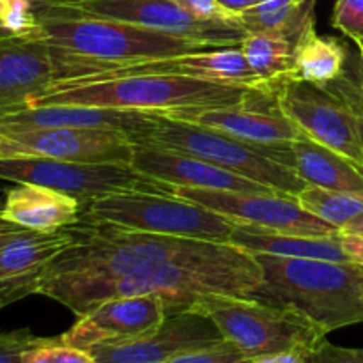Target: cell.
I'll list each match as a JSON object with an SVG mask.
<instances>
[{
  "mask_svg": "<svg viewBox=\"0 0 363 363\" xmlns=\"http://www.w3.org/2000/svg\"><path fill=\"white\" fill-rule=\"evenodd\" d=\"M2 215L34 233H55L77 225L80 201L62 191L30 183H16L6 194Z\"/></svg>",
  "mask_w": 363,
  "mask_h": 363,
  "instance_id": "22",
  "label": "cell"
},
{
  "mask_svg": "<svg viewBox=\"0 0 363 363\" xmlns=\"http://www.w3.org/2000/svg\"><path fill=\"white\" fill-rule=\"evenodd\" d=\"M77 229V243L53 259L39 287V294L59 301L77 318L89 298L108 284L169 262L216 255L229 247L113 225Z\"/></svg>",
  "mask_w": 363,
  "mask_h": 363,
  "instance_id": "1",
  "label": "cell"
},
{
  "mask_svg": "<svg viewBox=\"0 0 363 363\" xmlns=\"http://www.w3.org/2000/svg\"><path fill=\"white\" fill-rule=\"evenodd\" d=\"M46 353L52 363H98L89 351L67 346L60 340V337H55L53 342L46 346Z\"/></svg>",
  "mask_w": 363,
  "mask_h": 363,
  "instance_id": "34",
  "label": "cell"
},
{
  "mask_svg": "<svg viewBox=\"0 0 363 363\" xmlns=\"http://www.w3.org/2000/svg\"><path fill=\"white\" fill-rule=\"evenodd\" d=\"M11 35H16V34H14L13 30H9V28H7V27H4V25H0V39L11 38Z\"/></svg>",
  "mask_w": 363,
  "mask_h": 363,
  "instance_id": "43",
  "label": "cell"
},
{
  "mask_svg": "<svg viewBox=\"0 0 363 363\" xmlns=\"http://www.w3.org/2000/svg\"><path fill=\"white\" fill-rule=\"evenodd\" d=\"M223 340L208 315L197 311H183L167 315L163 325L149 335L130 342L92 347L89 353L98 363H167Z\"/></svg>",
  "mask_w": 363,
  "mask_h": 363,
  "instance_id": "16",
  "label": "cell"
},
{
  "mask_svg": "<svg viewBox=\"0 0 363 363\" xmlns=\"http://www.w3.org/2000/svg\"><path fill=\"white\" fill-rule=\"evenodd\" d=\"M332 27L354 43L358 55L363 59V0H337Z\"/></svg>",
  "mask_w": 363,
  "mask_h": 363,
  "instance_id": "29",
  "label": "cell"
},
{
  "mask_svg": "<svg viewBox=\"0 0 363 363\" xmlns=\"http://www.w3.org/2000/svg\"><path fill=\"white\" fill-rule=\"evenodd\" d=\"M315 0H264L236 18L248 34L280 32L305 39L315 30Z\"/></svg>",
  "mask_w": 363,
  "mask_h": 363,
  "instance_id": "26",
  "label": "cell"
},
{
  "mask_svg": "<svg viewBox=\"0 0 363 363\" xmlns=\"http://www.w3.org/2000/svg\"><path fill=\"white\" fill-rule=\"evenodd\" d=\"M4 9H6V0H0V25H2V16H4Z\"/></svg>",
  "mask_w": 363,
  "mask_h": 363,
  "instance_id": "44",
  "label": "cell"
},
{
  "mask_svg": "<svg viewBox=\"0 0 363 363\" xmlns=\"http://www.w3.org/2000/svg\"><path fill=\"white\" fill-rule=\"evenodd\" d=\"M172 194L243 225L300 236H335L340 230L305 211L296 199L280 194H240L174 186Z\"/></svg>",
  "mask_w": 363,
  "mask_h": 363,
  "instance_id": "14",
  "label": "cell"
},
{
  "mask_svg": "<svg viewBox=\"0 0 363 363\" xmlns=\"http://www.w3.org/2000/svg\"><path fill=\"white\" fill-rule=\"evenodd\" d=\"M340 245H342L350 262L363 268V236H360V234L340 233Z\"/></svg>",
  "mask_w": 363,
  "mask_h": 363,
  "instance_id": "36",
  "label": "cell"
},
{
  "mask_svg": "<svg viewBox=\"0 0 363 363\" xmlns=\"http://www.w3.org/2000/svg\"><path fill=\"white\" fill-rule=\"evenodd\" d=\"M48 342L50 339L35 337L28 328L0 332V363H21L28 351Z\"/></svg>",
  "mask_w": 363,
  "mask_h": 363,
  "instance_id": "30",
  "label": "cell"
},
{
  "mask_svg": "<svg viewBox=\"0 0 363 363\" xmlns=\"http://www.w3.org/2000/svg\"><path fill=\"white\" fill-rule=\"evenodd\" d=\"M177 121L201 124L227 135L259 145H284L296 140L301 135L296 124L291 123L279 108H252L250 103L222 108H208L199 112H183L169 116Z\"/></svg>",
  "mask_w": 363,
  "mask_h": 363,
  "instance_id": "21",
  "label": "cell"
},
{
  "mask_svg": "<svg viewBox=\"0 0 363 363\" xmlns=\"http://www.w3.org/2000/svg\"><path fill=\"white\" fill-rule=\"evenodd\" d=\"M296 202L305 211L339 230L363 213V195L326 190L314 184H307L296 195Z\"/></svg>",
  "mask_w": 363,
  "mask_h": 363,
  "instance_id": "28",
  "label": "cell"
},
{
  "mask_svg": "<svg viewBox=\"0 0 363 363\" xmlns=\"http://www.w3.org/2000/svg\"><path fill=\"white\" fill-rule=\"evenodd\" d=\"M167 363H254V358L236 347L234 344L223 342L216 346L204 347V350L191 351V353L181 354Z\"/></svg>",
  "mask_w": 363,
  "mask_h": 363,
  "instance_id": "31",
  "label": "cell"
},
{
  "mask_svg": "<svg viewBox=\"0 0 363 363\" xmlns=\"http://www.w3.org/2000/svg\"><path fill=\"white\" fill-rule=\"evenodd\" d=\"M340 233H350V234H360L363 236V213L360 216H357L354 220H351L346 227H344Z\"/></svg>",
  "mask_w": 363,
  "mask_h": 363,
  "instance_id": "42",
  "label": "cell"
},
{
  "mask_svg": "<svg viewBox=\"0 0 363 363\" xmlns=\"http://www.w3.org/2000/svg\"><path fill=\"white\" fill-rule=\"evenodd\" d=\"M30 2L35 18V28L30 34L48 45L103 62L130 66L211 50V46L184 41L138 25L96 16L78 9L69 0Z\"/></svg>",
  "mask_w": 363,
  "mask_h": 363,
  "instance_id": "3",
  "label": "cell"
},
{
  "mask_svg": "<svg viewBox=\"0 0 363 363\" xmlns=\"http://www.w3.org/2000/svg\"><path fill=\"white\" fill-rule=\"evenodd\" d=\"M216 2L220 4V7H222L230 18H238L240 14H243L245 11L259 6V4L264 2V0H216Z\"/></svg>",
  "mask_w": 363,
  "mask_h": 363,
  "instance_id": "38",
  "label": "cell"
},
{
  "mask_svg": "<svg viewBox=\"0 0 363 363\" xmlns=\"http://www.w3.org/2000/svg\"><path fill=\"white\" fill-rule=\"evenodd\" d=\"M135 140L124 133L0 121V158H53L130 165Z\"/></svg>",
  "mask_w": 363,
  "mask_h": 363,
  "instance_id": "11",
  "label": "cell"
},
{
  "mask_svg": "<svg viewBox=\"0 0 363 363\" xmlns=\"http://www.w3.org/2000/svg\"><path fill=\"white\" fill-rule=\"evenodd\" d=\"M52 342H53V339H50L48 344H52ZM48 344L34 347L32 351H28V353L23 357V362L21 363H52L50 362L48 353H46V346H48Z\"/></svg>",
  "mask_w": 363,
  "mask_h": 363,
  "instance_id": "41",
  "label": "cell"
},
{
  "mask_svg": "<svg viewBox=\"0 0 363 363\" xmlns=\"http://www.w3.org/2000/svg\"><path fill=\"white\" fill-rule=\"evenodd\" d=\"M167 319L165 303L156 294L110 298L77 319L60 340L91 351L98 346L130 342L158 330Z\"/></svg>",
  "mask_w": 363,
  "mask_h": 363,
  "instance_id": "15",
  "label": "cell"
},
{
  "mask_svg": "<svg viewBox=\"0 0 363 363\" xmlns=\"http://www.w3.org/2000/svg\"><path fill=\"white\" fill-rule=\"evenodd\" d=\"M305 363H363V347H340L325 337L305 353Z\"/></svg>",
  "mask_w": 363,
  "mask_h": 363,
  "instance_id": "33",
  "label": "cell"
},
{
  "mask_svg": "<svg viewBox=\"0 0 363 363\" xmlns=\"http://www.w3.org/2000/svg\"><path fill=\"white\" fill-rule=\"evenodd\" d=\"M262 269L247 296L300 311L326 333L363 323V268L353 262L250 254Z\"/></svg>",
  "mask_w": 363,
  "mask_h": 363,
  "instance_id": "4",
  "label": "cell"
},
{
  "mask_svg": "<svg viewBox=\"0 0 363 363\" xmlns=\"http://www.w3.org/2000/svg\"><path fill=\"white\" fill-rule=\"evenodd\" d=\"M78 9L96 16L138 25L172 38L223 48L240 46L248 32L233 20H201L188 14L174 0H69Z\"/></svg>",
  "mask_w": 363,
  "mask_h": 363,
  "instance_id": "13",
  "label": "cell"
},
{
  "mask_svg": "<svg viewBox=\"0 0 363 363\" xmlns=\"http://www.w3.org/2000/svg\"><path fill=\"white\" fill-rule=\"evenodd\" d=\"M25 230L27 229L20 227L18 223L9 222V220L2 215V206H0V254H2V250L7 247V243H9L11 240H14L18 234L25 233Z\"/></svg>",
  "mask_w": 363,
  "mask_h": 363,
  "instance_id": "37",
  "label": "cell"
},
{
  "mask_svg": "<svg viewBox=\"0 0 363 363\" xmlns=\"http://www.w3.org/2000/svg\"><path fill=\"white\" fill-rule=\"evenodd\" d=\"M85 222L184 240L227 243L236 222L174 194L128 191L89 202Z\"/></svg>",
  "mask_w": 363,
  "mask_h": 363,
  "instance_id": "8",
  "label": "cell"
},
{
  "mask_svg": "<svg viewBox=\"0 0 363 363\" xmlns=\"http://www.w3.org/2000/svg\"><path fill=\"white\" fill-rule=\"evenodd\" d=\"M0 179L30 183L92 202L106 195L128 191L172 194L167 184L149 179L131 165L80 163L53 158H0Z\"/></svg>",
  "mask_w": 363,
  "mask_h": 363,
  "instance_id": "10",
  "label": "cell"
},
{
  "mask_svg": "<svg viewBox=\"0 0 363 363\" xmlns=\"http://www.w3.org/2000/svg\"><path fill=\"white\" fill-rule=\"evenodd\" d=\"M137 140L188 152L229 172L264 184L286 197L296 199V195L307 186L294 170L284 165L287 144H250L223 131L172 117H163L158 126Z\"/></svg>",
  "mask_w": 363,
  "mask_h": 363,
  "instance_id": "7",
  "label": "cell"
},
{
  "mask_svg": "<svg viewBox=\"0 0 363 363\" xmlns=\"http://www.w3.org/2000/svg\"><path fill=\"white\" fill-rule=\"evenodd\" d=\"M77 240V225L55 233L25 230L11 240L0 254V311L39 294L43 277L53 259Z\"/></svg>",
  "mask_w": 363,
  "mask_h": 363,
  "instance_id": "18",
  "label": "cell"
},
{
  "mask_svg": "<svg viewBox=\"0 0 363 363\" xmlns=\"http://www.w3.org/2000/svg\"><path fill=\"white\" fill-rule=\"evenodd\" d=\"M286 167L294 170L307 184L363 195L362 170L346 156L325 147L303 133L287 144Z\"/></svg>",
  "mask_w": 363,
  "mask_h": 363,
  "instance_id": "23",
  "label": "cell"
},
{
  "mask_svg": "<svg viewBox=\"0 0 363 363\" xmlns=\"http://www.w3.org/2000/svg\"><path fill=\"white\" fill-rule=\"evenodd\" d=\"M190 311L208 315L227 342L252 358L286 351L305 354L328 335L296 308L243 294H204Z\"/></svg>",
  "mask_w": 363,
  "mask_h": 363,
  "instance_id": "6",
  "label": "cell"
},
{
  "mask_svg": "<svg viewBox=\"0 0 363 363\" xmlns=\"http://www.w3.org/2000/svg\"><path fill=\"white\" fill-rule=\"evenodd\" d=\"M160 113L138 112V110L106 108L89 105H45L30 106L20 112L0 116L4 123L41 124V126L77 128V130H99L124 133L133 140L140 138L162 123Z\"/></svg>",
  "mask_w": 363,
  "mask_h": 363,
  "instance_id": "19",
  "label": "cell"
},
{
  "mask_svg": "<svg viewBox=\"0 0 363 363\" xmlns=\"http://www.w3.org/2000/svg\"><path fill=\"white\" fill-rule=\"evenodd\" d=\"M347 73H350V77L353 78L354 85H357L358 92L362 94L363 98V59L360 55H350V59H347V66H346Z\"/></svg>",
  "mask_w": 363,
  "mask_h": 363,
  "instance_id": "40",
  "label": "cell"
},
{
  "mask_svg": "<svg viewBox=\"0 0 363 363\" xmlns=\"http://www.w3.org/2000/svg\"><path fill=\"white\" fill-rule=\"evenodd\" d=\"M227 245L241 248L248 254L350 262L340 245V233L335 236H300V234L275 233L262 227L236 223Z\"/></svg>",
  "mask_w": 363,
  "mask_h": 363,
  "instance_id": "24",
  "label": "cell"
},
{
  "mask_svg": "<svg viewBox=\"0 0 363 363\" xmlns=\"http://www.w3.org/2000/svg\"><path fill=\"white\" fill-rule=\"evenodd\" d=\"M303 41L280 32H257L247 34L240 48L252 69L275 92L284 80L293 77L298 50Z\"/></svg>",
  "mask_w": 363,
  "mask_h": 363,
  "instance_id": "25",
  "label": "cell"
},
{
  "mask_svg": "<svg viewBox=\"0 0 363 363\" xmlns=\"http://www.w3.org/2000/svg\"><path fill=\"white\" fill-rule=\"evenodd\" d=\"M347 59L350 52L342 41L332 35H319L312 30L298 50L293 77L289 80H301L325 87L342 77Z\"/></svg>",
  "mask_w": 363,
  "mask_h": 363,
  "instance_id": "27",
  "label": "cell"
},
{
  "mask_svg": "<svg viewBox=\"0 0 363 363\" xmlns=\"http://www.w3.org/2000/svg\"><path fill=\"white\" fill-rule=\"evenodd\" d=\"M362 300H363V284H362Z\"/></svg>",
  "mask_w": 363,
  "mask_h": 363,
  "instance_id": "45",
  "label": "cell"
},
{
  "mask_svg": "<svg viewBox=\"0 0 363 363\" xmlns=\"http://www.w3.org/2000/svg\"><path fill=\"white\" fill-rule=\"evenodd\" d=\"M275 105L305 137L346 156L363 172V147L351 112L328 87L284 80L273 92Z\"/></svg>",
  "mask_w": 363,
  "mask_h": 363,
  "instance_id": "12",
  "label": "cell"
},
{
  "mask_svg": "<svg viewBox=\"0 0 363 363\" xmlns=\"http://www.w3.org/2000/svg\"><path fill=\"white\" fill-rule=\"evenodd\" d=\"M113 67L34 34L0 39V116L30 108L57 84L101 77Z\"/></svg>",
  "mask_w": 363,
  "mask_h": 363,
  "instance_id": "9",
  "label": "cell"
},
{
  "mask_svg": "<svg viewBox=\"0 0 363 363\" xmlns=\"http://www.w3.org/2000/svg\"><path fill=\"white\" fill-rule=\"evenodd\" d=\"M130 73H179L215 82V84L254 89L269 98L273 96L272 89L252 69L240 46H223V48L186 53V55L172 57V59L131 64L124 67L119 74Z\"/></svg>",
  "mask_w": 363,
  "mask_h": 363,
  "instance_id": "20",
  "label": "cell"
},
{
  "mask_svg": "<svg viewBox=\"0 0 363 363\" xmlns=\"http://www.w3.org/2000/svg\"><path fill=\"white\" fill-rule=\"evenodd\" d=\"M188 14L201 20H233L216 0H174Z\"/></svg>",
  "mask_w": 363,
  "mask_h": 363,
  "instance_id": "35",
  "label": "cell"
},
{
  "mask_svg": "<svg viewBox=\"0 0 363 363\" xmlns=\"http://www.w3.org/2000/svg\"><path fill=\"white\" fill-rule=\"evenodd\" d=\"M325 87H328L330 91L335 92V94L342 99L344 105L347 106V110H350L351 117H353L354 121V126H357L358 137H360L363 147V98L360 92H358L357 85H354L353 78L350 77V73H347L346 69L342 77H339L335 82L325 85Z\"/></svg>",
  "mask_w": 363,
  "mask_h": 363,
  "instance_id": "32",
  "label": "cell"
},
{
  "mask_svg": "<svg viewBox=\"0 0 363 363\" xmlns=\"http://www.w3.org/2000/svg\"><path fill=\"white\" fill-rule=\"evenodd\" d=\"M262 279L264 275L254 255L229 245L216 255L169 262L108 284L89 298L80 315L110 298L137 294H156L165 303L167 315L177 314L190 311L191 305L204 294L247 296L252 289L261 286Z\"/></svg>",
  "mask_w": 363,
  "mask_h": 363,
  "instance_id": "5",
  "label": "cell"
},
{
  "mask_svg": "<svg viewBox=\"0 0 363 363\" xmlns=\"http://www.w3.org/2000/svg\"><path fill=\"white\" fill-rule=\"evenodd\" d=\"M130 165L137 172L144 174L167 186L204 188V190L240 191V194H277L272 188L229 172L206 160L188 152L135 140Z\"/></svg>",
  "mask_w": 363,
  "mask_h": 363,
  "instance_id": "17",
  "label": "cell"
},
{
  "mask_svg": "<svg viewBox=\"0 0 363 363\" xmlns=\"http://www.w3.org/2000/svg\"><path fill=\"white\" fill-rule=\"evenodd\" d=\"M248 87L222 85L179 73H130L57 84L34 106L89 105L138 110L163 117L266 99Z\"/></svg>",
  "mask_w": 363,
  "mask_h": 363,
  "instance_id": "2",
  "label": "cell"
},
{
  "mask_svg": "<svg viewBox=\"0 0 363 363\" xmlns=\"http://www.w3.org/2000/svg\"><path fill=\"white\" fill-rule=\"evenodd\" d=\"M254 363H305V354L298 351H286V353L266 354V357L254 358Z\"/></svg>",
  "mask_w": 363,
  "mask_h": 363,
  "instance_id": "39",
  "label": "cell"
}]
</instances>
